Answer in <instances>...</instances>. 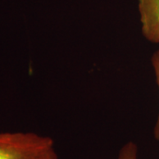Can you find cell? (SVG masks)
I'll list each match as a JSON object with an SVG mask.
<instances>
[{"instance_id": "cell-2", "label": "cell", "mask_w": 159, "mask_h": 159, "mask_svg": "<svg viewBox=\"0 0 159 159\" xmlns=\"http://www.w3.org/2000/svg\"><path fill=\"white\" fill-rule=\"evenodd\" d=\"M137 2L142 35L152 43H159V0Z\"/></svg>"}, {"instance_id": "cell-4", "label": "cell", "mask_w": 159, "mask_h": 159, "mask_svg": "<svg viewBox=\"0 0 159 159\" xmlns=\"http://www.w3.org/2000/svg\"><path fill=\"white\" fill-rule=\"evenodd\" d=\"M118 159H138V147L134 142L124 144L119 152Z\"/></svg>"}, {"instance_id": "cell-1", "label": "cell", "mask_w": 159, "mask_h": 159, "mask_svg": "<svg viewBox=\"0 0 159 159\" xmlns=\"http://www.w3.org/2000/svg\"><path fill=\"white\" fill-rule=\"evenodd\" d=\"M0 159H58L53 139L33 132H0Z\"/></svg>"}, {"instance_id": "cell-3", "label": "cell", "mask_w": 159, "mask_h": 159, "mask_svg": "<svg viewBox=\"0 0 159 159\" xmlns=\"http://www.w3.org/2000/svg\"><path fill=\"white\" fill-rule=\"evenodd\" d=\"M151 65L154 70V74H155V77H156V82L157 85L158 87L159 90V50L156 51L152 54L151 57ZM154 137L155 139L159 142V111L158 114H157V121L154 126Z\"/></svg>"}]
</instances>
